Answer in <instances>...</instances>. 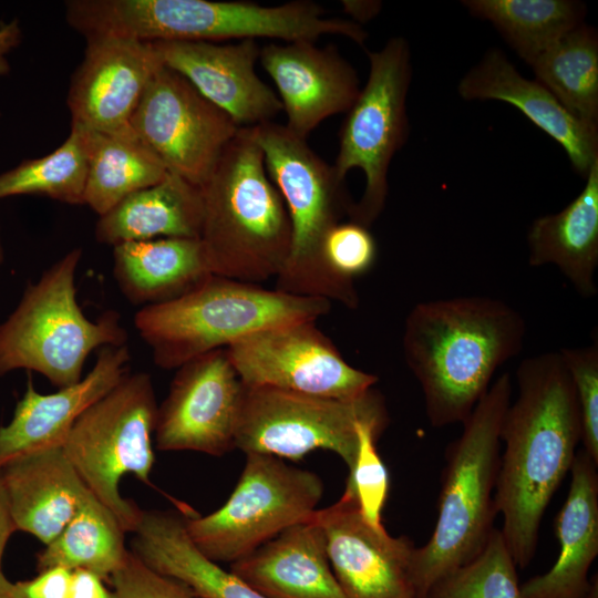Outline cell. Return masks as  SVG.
I'll return each instance as SVG.
<instances>
[{
    "label": "cell",
    "instance_id": "obj_7",
    "mask_svg": "<svg viewBox=\"0 0 598 598\" xmlns=\"http://www.w3.org/2000/svg\"><path fill=\"white\" fill-rule=\"evenodd\" d=\"M264 154L265 167L278 189L291 224V248L276 289L303 297L337 301L349 309L359 306L354 282L333 275L323 260L329 230L348 216L353 200L332 165L274 121L252 126Z\"/></svg>",
    "mask_w": 598,
    "mask_h": 598
},
{
    "label": "cell",
    "instance_id": "obj_46",
    "mask_svg": "<svg viewBox=\"0 0 598 598\" xmlns=\"http://www.w3.org/2000/svg\"><path fill=\"white\" fill-rule=\"evenodd\" d=\"M586 598H597V590L595 589L594 591V588H591V590L589 591Z\"/></svg>",
    "mask_w": 598,
    "mask_h": 598
},
{
    "label": "cell",
    "instance_id": "obj_8",
    "mask_svg": "<svg viewBox=\"0 0 598 598\" xmlns=\"http://www.w3.org/2000/svg\"><path fill=\"white\" fill-rule=\"evenodd\" d=\"M81 257L74 248L51 265L0 323V375L24 369L60 389L83 378L92 351L126 344L117 311L106 310L96 320L82 311L75 286Z\"/></svg>",
    "mask_w": 598,
    "mask_h": 598
},
{
    "label": "cell",
    "instance_id": "obj_2",
    "mask_svg": "<svg viewBox=\"0 0 598 598\" xmlns=\"http://www.w3.org/2000/svg\"><path fill=\"white\" fill-rule=\"evenodd\" d=\"M522 313L504 300L464 296L415 305L404 322L405 363L420 383L434 427L463 423L496 370L518 355Z\"/></svg>",
    "mask_w": 598,
    "mask_h": 598
},
{
    "label": "cell",
    "instance_id": "obj_21",
    "mask_svg": "<svg viewBox=\"0 0 598 598\" xmlns=\"http://www.w3.org/2000/svg\"><path fill=\"white\" fill-rule=\"evenodd\" d=\"M457 92L466 101L496 100L515 106L565 150L584 178L598 159V124L577 118L543 85L523 78L499 49L485 53L461 79Z\"/></svg>",
    "mask_w": 598,
    "mask_h": 598
},
{
    "label": "cell",
    "instance_id": "obj_24",
    "mask_svg": "<svg viewBox=\"0 0 598 598\" xmlns=\"http://www.w3.org/2000/svg\"><path fill=\"white\" fill-rule=\"evenodd\" d=\"M230 571L266 598H346L329 561L323 529L312 519L234 561Z\"/></svg>",
    "mask_w": 598,
    "mask_h": 598
},
{
    "label": "cell",
    "instance_id": "obj_31",
    "mask_svg": "<svg viewBox=\"0 0 598 598\" xmlns=\"http://www.w3.org/2000/svg\"><path fill=\"white\" fill-rule=\"evenodd\" d=\"M124 534L116 516L89 492L66 526L38 554V570L60 566L110 579L131 551Z\"/></svg>",
    "mask_w": 598,
    "mask_h": 598
},
{
    "label": "cell",
    "instance_id": "obj_35",
    "mask_svg": "<svg viewBox=\"0 0 598 598\" xmlns=\"http://www.w3.org/2000/svg\"><path fill=\"white\" fill-rule=\"evenodd\" d=\"M384 430L375 423L358 425V454L346 483L355 496L362 517L375 529H384L382 511L390 489L389 472L377 451V441Z\"/></svg>",
    "mask_w": 598,
    "mask_h": 598
},
{
    "label": "cell",
    "instance_id": "obj_26",
    "mask_svg": "<svg viewBox=\"0 0 598 598\" xmlns=\"http://www.w3.org/2000/svg\"><path fill=\"white\" fill-rule=\"evenodd\" d=\"M579 195L556 214L535 219L527 234L528 262L554 265L584 298L597 293L598 159Z\"/></svg>",
    "mask_w": 598,
    "mask_h": 598
},
{
    "label": "cell",
    "instance_id": "obj_37",
    "mask_svg": "<svg viewBox=\"0 0 598 598\" xmlns=\"http://www.w3.org/2000/svg\"><path fill=\"white\" fill-rule=\"evenodd\" d=\"M328 269L338 278L354 282L374 265L378 246L370 228L353 220L340 221L327 234L322 247Z\"/></svg>",
    "mask_w": 598,
    "mask_h": 598
},
{
    "label": "cell",
    "instance_id": "obj_12",
    "mask_svg": "<svg viewBox=\"0 0 598 598\" xmlns=\"http://www.w3.org/2000/svg\"><path fill=\"white\" fill-rule=\"evenodd\" d=\"M367 55L368 80L347 112L332 168L340 181L352 168L364 173L363 194L348 219L370 228L385 206L391 161L409 137L406 96L412 65L409 43L402 37L391 38Z\"/></svg>",
    "mask_w": 598,
    "mask_h": 598
},
{
    "label": "cell",
    "instance_id": "obj_14",
    "mask_svg": "<svg viewBox=\"0 0 598 598\" xmlns=\"http://www.w3.org/2000/svg\"><path fill=\"white\" fill-rule=\"evenodd\" d=\"M226 352L246 385L355 399L379 380L349 364L315 320L261 329L230 344Z\"/></svg>",
    "mask_w": 598,
    "mask_h": 598
},
{
    "label": "cell",
    "instance_id": "obj_28",
    "mask_svg": "<svg viewBox=\"0 0 598 598\" xmlns=\"http://www.w3.org/2000/svg\"><path fill=\"white\" fill-rule=\"evenodd\" d=\"M203 213L200 188L168 172L99 216L94 237L112 247L155 238H199Z\"/></svg>",
    "mask_w": 598,
    "mask_h": 598
},
{
    "label": "cell",
    "instance_id": "obj_17",
    "mask_svg": "<svg viewBox=\"0 0 598 598\" xmlns=\"http://www.w3.org/2000/svg\"><path fill=\"white\" fill-rule=\"evenodd\" d=\"M66 96L71 125L97 132L130 126L150 81L163 66L153 42L92 35Z\"/></svg>",
    "mask_w": 598,
    "mask_h": 598
},
{
    "label": "cell",
    "instance_id": "obj_41",
    "mask_svg": "<svg viewBox=\"0 0 598 598\" xmlns=\"http://www.w3.org/2000/svg\"><path fill=\"white\" fill-rule=\"evenodd\" d=\"M22 41V30L18 20L0 24V76L10 73L8 54Z\"/></svg>",
    "mask_w": 598,
    "mask_h": 598
},
{
    "label": "cell",
    "instance_id": "obj_42",
    "mask_svg": "<svg viewBox=\"0 0 598 598\" xmlns=\"http://www.w3.org/2000/svg\"><path fill=\"white\" fill-rule=\"evenodd\" d=\"M16 530L8 497L0 477V569L8 540Z\"/></svg>",
    "mask_w": 598,
    "mask_h": 598
},
{
    "label": "cell",
    "instance_id": "obj_19",
    "mask_svg": "<svg viewBox=\"0 0 598 598\" xmlns=\"http://www.w3.org/2000/svg\"><path fill=\"white\" fill-rule=\"evenodd\" d=\"M259 61L277 87L286 127L300 138L326 118L347 113L359 96L354 68L332 44L270 42L260 48Z\"/></svg>",
    "mask_w": 598,
    "mask_h": 598
},
{
    "label": "cell",
    "instance_id": "obj_1",
    "mask_svg": "<svg viewBox=\"0 0 598 598\" xmlns=\"http://www.w3.org/2000/svg\"><path fill=\"white\" fill-rule=\"evenodd\" d=\"M518 394L501 426L495 504L517 567L533 560L545 511L570 472L581 442L574 384L559 351L525 358L516 370Z\"/></svg>",
    "mask_w": 598,
    "mask_h": 598
},
{
    "label": "cell",
    "instance_id": "obj_13",
    "mask_svg": "<svg viewBox=\"0 0 598 598\" xmlns=\"http://www.w3.org/2000/svg\"><path fill=\"white\" fill-rule=\"evenodd\" d=\"M130 125L169 173L200 187L240 128L184 76L161 66Z\"/></svg>",
    "mask_w": 598,
    "mask_h": 598
},
{
    "label": "cell",
    "instance_id": "obj_5",
    "mask_svg": "<svg viewBox=\"0 0 598 598\" xmlns=\"http://www.w3.org/2000/svg\"><path fill=\"white\" fill-rule=\"evenodd\" d=\"M511 395L512 379L505 372L489 385L462 423V434L446 448L436 524L411 558L416 598H424L437 580L477 556L494 529L501 426Z\"/></svg>",
    "mask_w": 598,
    "mask_h": 598
},
{
    "label": "cell",
    "instance_id": "obj_20",
    "mask_svg": "<svg viewBox=\"0 0 598 598\" xmlns=\"http://www.w3.org/2000/svg\"><path fill=\"white\" fill-rule=\"evenodd\" d=\"M130 361L127 344L107 346L85 377L54 393L38 392L29 379L12 419L0 426V467L28 453L62 447L81 414L128 373Z\"/></svg>",
    "mask_w": 598,
    "mask_h": 598
},
{
    "label": "cell",
    "instance_id": "obj_30",
    "mask_svg": "<svg viewBox=\"0 0 598 598\" xmlns=\"http://www.w3.org/2000/svg\"><path fill=\"white\" fill-rule=\"evenodd\" d=\"M468 12L489 21L530 65L565 34L585 22L586 4L575 0H464Z\"/></svg>",
    "mask_w": 598,
    "mask_h": 598
},
{
    "label": "cell",
    "instance_id": "obj_32",
    "mask_svg": "<svg viewBox=\"0 0 598 598\" xmlns=\"http://www.w3.org/2000/svg\"><path fill=\"white\" fill-rule=\"evenodd\" d=\"M535 81L574 116L598 124V32L585 22L538 56Z\"/></svg>",
    "mask_w": 598,
    "mask_h": 598
},
{
    "label": "cell",
    "instance_id": "obj_9",
    "mask_svg": "<svg viewBox=\"0 0 598 598\" xmlns=\"http://www.w3.org/2000/svg\"><path fill=\"white\" fill-rule=\"evenodd\" d=\"M157 406L151 375L127 373L81 414L62 445L85 486L125 533L134 532L142 509L121 495L120 483L133 474L151 484Z\"/></svg>",
    "mask_w": 598,
    "mask_h": 598
},
{
    "label": "cell",
    "instance_id": "obj_3",
    "mask_svg": "<svg viewBox=\"0 0 598 598\" xmlns=\"http://www.w3.org/2000/svg\"><path fill=\"white\" fill-rule=\"evenodd\" d=\"M66 23L84 38L117 35L144 42L271 39L312 41L341 35L363 45L367 32L352 20L328 18L316 2L278 6L208 0H71Z\"/></svg>",
    "mask_w": 598,
    "mask_h": 598
},
{
    "label": "cell",
    "instance_id": "obj_16",
    "mask_svg": "<svg viewBox=\"0 0 598 598\" xmlns=\"http://www.w3.org/2000/svg\"><path fill=\"white\" fill-rule=\"evenodd\" d=\"M323 529L332 571L346 598H416L410 578L413 542L375 529L346 484L341 497L311 518Z\"/></svg>",
    "mask_w": 598,
    "mask_h": 598
},
{
    "label": "cell",
    "instance_id": "obj_38",
    "mask_svg": "<svg viewBox=\"0 0 598 598\" xmlns=\"http://www.w3.org/2000/svg\"><path fill=\"white\" fill-rule=\"evenodd\" d=\"M110 580L113 598H196L186 586L152 569L132 551Z\"/></svg>",
    "mask_w": 598,
    "mask_h": 598
},
{
    "label": "cell",
    "instance_id": "obj_4",
    "mask_svg": "<svg viewBox=\"0 0 598 598\" xmlns=\"http://www.w3.org/2000/svg\"><path fill=\"white\" fill-rule=\"evenodd\" d=\"M199 188V239L212 274L252 283L276 278L290 254L291 224L252 126L238 130Z\"/></svg>",
    "mask_w": 598,
    "mask_h": 598
},
{
    "label": "cell",
    "instance_id": "obj_45",
    "mask_svg": "<svg viewBox=\"0 0 598 598\" xmlns=\"http://www.w3.org/2000/svg\"><path fill=\"white\" fill-rule=\"evenodd\" d=\"M3 260H4V250H3V245H2L1 235H0V265L3 264Z\"/></svg>",
    "mask_w": 598,
    "mask_h": 598
},
{
    "label": "cell",
    "instance_id": "obj_23",
    "mask_svg": "<svg viewBox=\"0 0 598 598\" xmlns=\"http://www.w3.org/2000/svg\"><path fill=\"white\" fill-rule=\"evenodd\" d=\"M17 530L48 545L90 492L62 447L18 456L0 467Z\"/></svg>",
    "mask_w": 598,
    "mask_h": 598
},
{
    "label": "cell",
    "instance_id": "obj_29",
    "mask_svg": "<svg viewBox=\"0 0 598 598\" xmlns=\"http://www.w3.org/2000/svg\"><path fill=\"white\" fill-rule=\"evenodd\" d=\"M84 131L89 155L84 204L99 216L168 174L131 125L115 132Z\"/></svg>",
    "mask_w": 598,
    "mask_h": 598
},
{
    "label": "cell",
    "instance_id": "obj_27",
    "mask_svg": "<svg viewBox=\"0 0 598 598\" xmlns=\"http://www.w3.org/2000/svg\"><path fill=\"white\" fill-rule=\"evenodd\" d=\"M133 533L131 551L152 569L186 586L196 598H266L197 548L184 515L142 511Z\"/></svg>",
    "mask_w": 598,
    "mask_h": 598
},
{
    "label": "cell",
    "instance_id": "obj_39",
    "mask_svg": "<svg viewBox=\"0 0 598 598\" xmlns=\"http://www.w3.org/2000/svg\"><path fill=\"white\" fill-rule=\"evenodd\" d=\"M72 570L55 566L39 570L28 580L14 582L17 598H70Z\"/></svg>",
    "mask_w": 598,
    "mask_h": 598
},
{
    "label": "cell",
    "instance_id": "obj_36",
    "mask_svg": "<svg viewBox=\"0 0 598 598\" xmlns=\"http://www.w3.org/2000/svg\"><path fill=\"white\" fill-rule=\"evenodd\" d=\"M575 388L584 451L598 464V343L559 350Z\"/></svg>",
    "mask_w": 598,
    "mask_h": 598
},
{
    "label": "cell",
    "instance_id": "obj_40",
    "mask_svg": "<svg viewBox=\"0 0 598 598\" xmlns=\"http://www.w3.org/2000/svg\"><path fill=\"white\" fill-rule=\"evenodd\" d=\"M70 598H113L105 587L103 578L86 570H72Z\"/></svg>",
    "mask_w": 598,
    "mask_h": 598
},
{
    "label": "cell",
    "instance_id": "obj_25",
    "mask_svg": "<svg viewBox=\"0 0 598 598\" xmlns=\"http://www.w3.org/2000/svg\"><path fill=\"white\" fill-rule=\"evenodd\" d=\"M212 275L199 238H155L113 247L117 287L141 308L178 298Z\"/></svg>",
    "mask_w": 598,
    "mask_h": 598
},
{
    "label": "cell",
    "instance_id": "obj_10",
    "mask_svg": "<svg viewBox=\"0 0 598 598\" xmlns=\"http://www.w3.org/2000/svg\"><path fill=\"white\" fill-rule=\"evenodd\" d=\"M322 494L316 473L280 457L248 453L225 504L205 516L185 515L184 523L206 557L233 564L287 528L310 520Z\"/></svg>",
    "mask_w": 598,
    "mask_h": 598
},
{
    "label": "cell",
    "instance_id": "obj_22",
    "mask_svg": "<svg viewBox=\"0 0 598 598\" xmlns=\"http://www.w3.org/2000/svg\"><path fill=\"white\" fill-rule=\"evenodd\" d=\"M581 448L570 468V485L555 518L559 554L553 567L520 585L522 598H586L588 573L598 555V474Z\"/></svg>",
    "mask_w": 598,
    "mask_h": 598
},
{
    "label": "cell",
    "instance_id": "obj_15",
    "mask_svg": "<svg viewBox=\"0 0 598 598\" xmlns=\"http://www.w3.org/2000/svg\"><path fill=\"white\" fill-rule=\"evenodd\" d=\"M244 383L226 349L196 357L176 369L157 406L154 437L159 451L221 456L235 448Z\"/></svg>",
    "mask_w": 598,
    "mask_h": 598
},
{
    "label": "cell",
    "instance_id": "obj_18",
    "mask_svg": "<svg viewBox=\"0 0 598 598\" xmlns=\"http://www.w3.org/2000/svg\"><path fill=\"white\" fill-rule=\"evenodd\" d=\"M164 66L184 76L239 127L271 122L282 111L278 95L256 73L257 40L233 44L204 41L153 42Z\"/></svg>",
    "mask_w": 598,
    "mask_h": 598
},
{
    "label": "cell",
    "instance_id": "obj_47",
    "mask_svg": "<svg viewBox=\"0 0 598 598\" xmlns=\"http://www.w3.org/2000/svg\"><path fill=\"white\" fill-rule=\"evenodd\" d=\"M0 115H1V113H0Z\"/></svg>",
    "mask_w": 598,
    "mask_h": 598
},
{
    "label": "cell",
    "instance_id": "obj_6",
    "mask_svg": "<svg viewBox=\"0 0 598 598\" xmlns=\"http://www.w3.org/2000/svg\"><path fill=\"white\" fill-rule=\"evenodd\" d=\"M331 301L212 275L167 302L140 308L134 327L154 363L177 369L261 329L327 316Z\"/></svg>",
    "mask_w": 598,
    "mask_h": 598
},
{
    "label": "cell",
    "instance_id": "obj_44",
    "mask_svg": "<svg viewBox=\"0 0 598 598\" xmlns=\"http://www.w3.org/2000/svg\"><path fill=\"white\" fill-rule=\"evenodd\" d=\"M0 598H17L14 582L10 581L0 569Z\"/></svg>",
    "mask_w": 598,
    "mask_h": 598
},
{
    "label": "cell",
    "instance_id": "obj_34",
    "mask_svg": "<svg viewBox=\"0 0 598 598\" xmlns=\"http://www.w3.org/2000/svg\"><path fill=\"white\" fill-rule=\"evenodd\" d=\"M516 568L494 528L481 553L437 580L424 598H522Z\"/></svg>",
    "mask_w": 598,
    "mask_h": 598
},
{
    "label": "cell",
    "instance_id": "obj_43",
    "mask_svg": "<svg viewBox=\"0 0 598 598\" xmlns=\"http://www.w3.org/2000/svg\"><path fill=\"white\" fill-rule=\"evenodd\" d=\"M344 12L353 18V22H364L372 19L380 11L381 3L378 1H342ZM359 24V23H358Z\"/></svg>",
    "mask_w": 598,
    "mask_h": 598
},
{
    "label": "cell",
    "instance_id": "obj_11",
    "mask_svg": "<svg viewBox=\"0 0 598 598\" xmlns=\"http://www.w3.org/2000/svg\"><path fill=\"white\" fill-rule=\"evenodd\" d=\"M361 423L389 424L384 400L373 388L355 399H336L244 384L235 448L289 460L327 450L350 471Z\"/></svg>",
    "mask_w": 598,
    "mask_h": 598
},
{
    "label": "cell",
    "instance_id": "obj_33",
    "mask_svg": "<svg viewBox=\"0 0 598 598\" xmlns=\"http://www.w3.org/2000/svg\"><path fill=\"white\" fill-rule=\"evenodd\" d=\"M87 167L85 131L71 125L69 136L53 152L0 173V198L42 195L69 205H84Z\"/></svg>",
    "mask_w": 598,
    "mask_h": 598
}]
</instances>
